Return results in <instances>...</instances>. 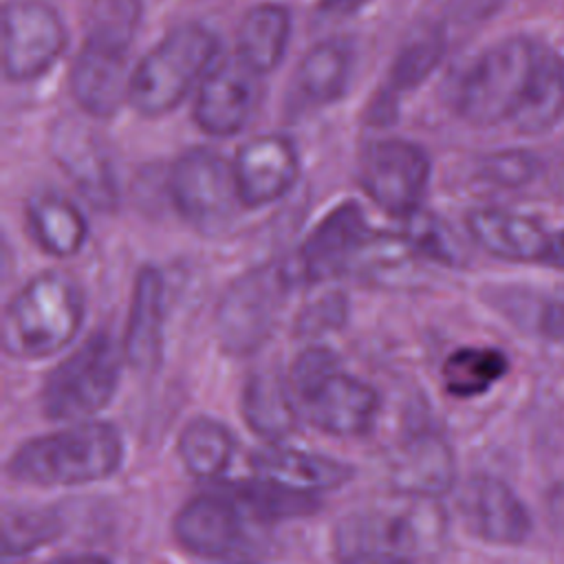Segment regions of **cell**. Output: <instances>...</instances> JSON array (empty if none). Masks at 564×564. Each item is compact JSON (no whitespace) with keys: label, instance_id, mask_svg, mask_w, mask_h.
Returning a JSON list of instances; mask_svg holds the SVG:
<instances>
[{"label":"cell","instance_id":"1","mask_svg":"<svg viewBox=\"0 0 564 564\" xmlns=\"http://www.w3.org/2000/svg\"><path fill=\"white\" fill-rule=\"evenodd\" d=\"M445 518L430 498L399 496L346 513L333 529L337 564H416L443 538Z\"/></svg>","mask_w":564,"mask_h":564},{"label":"cell","instance_id":"2","mask_svg":"<svg viewBox=\"0 0 564 564\" xmlns=\"http://www.w3.org/2000/svg\"><path fill=\"white\" fill-rule=\"evenodd\" d=\"M123 456L126 445L115 425L79 421L18 445L7 460V474L33 487H77L110 478Z\"/></svg>","mask_w":564,"mask_h":564},{"label":"cell","instance_id":"3","mask_svg":"<svg viewBox=\"0 0 564 564\" xmlns=\"http://www.w3.org/2000/svg\"><path fill=\"white\" fill-rule=\"evenodd\" d=\"M84 293L64 271H42L4 304L2 350L18 359H44L64 350L84 324Z\"/></svg>","mask_w":564,"mask_h":564},{"label":"cell","instance_id":"4","mask_svg":"<svg viewBox=\"0 0 564 564\" xmlns=\"http://www.w3.org/2000/svg\"><path fill=\"white\" fill-rule=\"evenodd\" d=\"M289 383L300 416L326 434L361 436L379 416L377 390L346 372L326 346L304 348L291 366Z\"/></svg>","mask_w":564,"mask_h":564},{"label":"cell","instance_id":"5","mask_svg":"<svg viewBox=\"0 0 564 564\" xmlns=\"http://www.w3.org/2000/svg\"><path fill=\"white\" fill-rule=\"evenodd\" d=\"M542 53L544 46L527 37H509L480 53L458 84V115L474 126L513 121L533 90Z\"/></svg>","mask_w":564,"mask_h":564},{"label":"cell","instance_id":"6","mask_svg":"<svg viewBox=\"0 0 564 564\" xmlns=\"http://www.w3.org/2000/svg\"><path fill=\"white\" fill-rule=\"evenodd\" d=\"M218 42L200 24H181L154 44L130 77L128 101L145 117H161L176 108L212 70Z\"/></svg>","mask_w":564,"mask_h":564},{"label":"cell","instance_id":"7","mask_svg":"<svg viewBox=\"0 0 564 564\" xmlns=\"http://www.w3.org/2000/svg\"><path fill=\"white\" fill-rule=\"evenodd\" d=\"M123 350L110 333L97 330L46 377L40 405L53 421H88L115 397Z\"/></svg>","mask_w":564,"mask_h":564},{"label":"cell","instance_id":"8","mask_svg":"<svg viewBox=\"0 0 564 564\" xmlns=\"http://www.w3.org/2000/svg\"><path fill=\"white\" fill-rule=\"evenodd\" d=\"M293 284L289 260L262 264L236 278L223 293L214 315L220 348L234 357L260 350L278 328Z\"/></svg>","mask_w":564,"mask_h":564},{"label":"cell","instance_id":"9","mask_svg":"<svg viewBox=\"0 0 564 564\" xmlns=\"http://www.w3.org/2000/svg\"><path fill=\"white\" fill-rule=\"evenodd\" d=\"M167 189L183 220L203 234L225 229L242 203L234 165L207 148L189 150L176 159Z\"/></svg>","mask_w":564,"mask_h":564},{"label":"cell","instance_id":"10","mask_svg":"<svg viewBox=\"0 0 564 564\" xmlns=\"http://www.w3.org/2000/svg\"><path fill=\"white\" fill-rule=\"evenodd\" d=\"M357 178L370 200L392 216L408 218L421 205L430 181L425 150L403 139L370 141L357 163Z\"/></svg>","mask_w":564,"mask_h":564},{"label":"cell","instance_id":"11","mask_svg":"<svg viewBox=\"0 0 564 564\" xmlns=\"http://www.w3.org/2000/svg\"><path fill=\"white\" fill-rule=\"evenodd\" d=\"M375 231L368 227L361 207L352 200L330 209L304 238L293 260H289L295 282H326L357 271Z\"/></svg>","mask_w":564,"mask_h":564},{"label":"cell","instance_id":"12","mask_svg":"<svg viewBox=\"0 0 564 564\" xmlns=\"http://www.w3.org/2000/svg\"><path fill=\"white\" fill-rule=\"evenodd\" d=\"M256 520L225 489L198 494L174 516V538L187 553L207 560L234 557L251 546Z\"/></svg>","mask_w":564,"mask_h":564},{"label":"cell","instance_id":"13","mask_svg":"<svg viewBox=\"0 0 564 564\" xmlns=\"http://www.w3.org/2000/svg\"><path fill=\"white\" fill-rule=\"evenodd\" d=\"M66 46L59 15L40 0H9L2 7V68L11 82L46 73Z\"/></svg>","mask_w":564,"mask_h":564},{"label":"cell","instance_id":"14","mask_svg":"<svg viewBox=\"0 0 564 564\" xmlns=\"http://www.w3.org/2000/svg\"><path fill=\"white\" fill-rule=\"evenodd\" d=\"M128 44L88 33L70 70V93L93 117H112L130 95Z\"/></svg>","mask_w":564,"mask_h":564},{"label":"cell","instance_id":"15","mask_svg":"<svg viewBox=\"0 0 564 564\" xmlns=\"http://www.w3.org/2000/svg\"><path fill=\"white\" fill-rule=\"evenodd\" d=\"M258 73L238 55L216 64L198 84L194 121L209 137H231L251 119L258 104Z\"/></svg>","mask_w":564,"mask_h":564},{"label":"cell","instance_id":"16","mask_svg":"<svg viewBox=\"0 0 564 564\" xmlns=\"http://www.w3.org/2000/svg\"><path fill=\"white\" fill-rule=\"evenodd\" d=\"M388 482L397 496L430 498L447 494L456 482V456L432 430L408 434L388 456Z\"/></svg>","mask_w":564,"mask_h":564},{"label":"cell","instance_id":"17","mask_svg":"<svg viewBox=\"0 0 564 564\" xmlns=\"http://www.w3.org/2000/svg\"><path fill=\"white\" fill-rule=\"evenodd\" d=\"M458 509L469 531L491 544H522L531 533V516L524 502L494 476H471L460 491Z\"/></svg>","mask_w":564,"mask_h":564},{"label":"cell","instance_id":"18","mask_svg":"<svg viewBox=\"0 0 564 564\" xmlns=\"http://www.w3.org/2000/svg\"><path fill=\"white\" fill-rule=\"evenodd\" d=\"M231 165L240 200L247 207L275 203L295 185L300 174L297 152L280 134L256 137L240 145Z\"/></svg>","mask_w":564,"mask_h":564},{"label":"cell","instance_id":"19","mask_svg":"<svg viewBox=\"0 0 564 564\" xmlns=\"http://www.w3.org/2000/svg\"><path fill=\"white\" fill-rule=\"evenodd\" d=\"M165 326V282L156 267H141L130 297L126 333L121 341L123 359L139 372H152L163 357Z\"/></svg>","mask_w":564,"mask_h":564},{"label":"cell","instance_id":"20","mask_svg":"<svg viewBox=\"0 0 564 564\" xmlns=\"http://www.w3.org/2000/svg\"><path fill=\"white\" fill-rule=\"evenodd\" d=\"M251 469L258 478L311 496L339 489L355 476L352 465L344 460L278 443L253 452Z\"/></svg>","mask_w":564,"mask_h":564},{"label":"cell","instance_id":"21","mask_svg":"<svg viewBox=\"0 0 564 564\" xmlns=\"http://www.w3.org/2000/svg\"><path fill=\"white\" fill-rule=\"evenodd\" d=\"M467 229L474 242L496 258L511 262H546L551 236L529 216L496 207L474 209L467 216Z\"/></svg>","mask_w":564,"mask_h":564},{"label":"cell","instance_id":"22","mask_svg":"<svg viewBox=\"0 0 564 564\" xmlns=\"http://www.w3.org/2000/svg\"><path fill=\"white\" fill-rule=\"evenodd\" d=\"M240 408L249 430L269 443H280L297 427L300 410L291 383L278 370H253L242 386Z\"/></svg>","mask_w":564,"mask_h":564},{"label":"cell","instance_id":"23","mask_svg":"<svg viewBox=\"0 0 564 564\" xmlns=\"http://www.w3.org/2000/svg\"><path fill=\"white\" fill-rule=\"evenodd\" d=\"M53 148L59 165L66 170L68 178L75 181L79 192L97 209H110L117 200V192L108 161L97 143L70 123L57 130Z\"/></svg>","mask_w":564,"mask_h":564},{"label":"cell","instance_id":"24","mask_svg":"<svg viewBox=\"0 0 564 564\" xmlns=\"http://www.w3.org/2000/svg\"><path fill=\"white\" fill-rule=\"evenodd\" d=\"M26 220L37 247L55 258L75 256L88 238L86 218L59 194L33 196L26 207Z\"/></svg>","mask_w":564,"mask_h":564},{"label":"cell","instance_id":"25","mask_svg":"<svg viewBox=\"0 0 564 564\" xmlns=\"http://www.w3.org/2000/svg\"><path fill=\"white\" fill-rule=\"evenodd\" d=\"M289 31L291 18L282 4L251 7L238 26V57L258 75L271 73L284 57Z\"/></svg>","mask_w":564,"mask_h":564},{"label":"cell","instance_id":"26","mask_svg":"<svg viewBox=\"0 0 564 564\" xmlns=\"http://www.w3.org/2000/svg\"><path fill=\"white\" fill-rule=\"evenodd\" d=\"M350 77V53L341 42L328 40L313 46L300 62L293 90L300 106H326L341 97Z\"/></svg>","mask_w":564,"mask_h":564},{"label":"cell","instance_id":"27","mask_svg":"<svg viewBox=\"0 0 564 564\" xmlns=\"http://www.w3.org/2000/svg\"><path fill=\"white\" fill-rule=\"evenodd\" d=\"M234 452L236 438L231 430L212 416L187 421L176 441V454L183 467L203 480L218 478L229 467Z\"/></svg>","mask_w":564,"mask_h":564},{"label":"cell","instance_id":"28","mask_svg":"<svg viewBox=\"0 0 564 564\" xmlns=\"http://www.w3.org/2000/svg\"><path fill=\"white\" fill-rule=\"evenodd\" d=\"M507 368L509 364L502 350L491 346H463L445 357L441 379L452 397L471 399L498 383Z\"/></svg>","mask_w":564,"mask_h":564},{"label":"cell","instance_id":"29","mask_svg":"<svg viewBox=\"0 0 564 564\" xmlns=\"http://www.w3.org/2000/svg\"><path fill=\"white\" fill-rule=\"evenodd\" d=\"M564 115V55L544 46L533 90L513 119V126L524 134H538L557 123Z\"/></svg>","mask_w":564,"mask_h":564},{"label":"cell","instance_id":"30","mask_svg":"<svg viewBox=\"0 0 564 564\" xmlns=\"http://www.w3.org/2000/svg\"><path fill=\"white\" fill-rule=\"evenodd\" d=\"M225 489L247 509L256 522L302 518L319 509V500H315V496L273 485L258 476L253 482H231L225 485Z\"/></svg>","mask_w":564,"mask_h":564},{"label":"cell","instance_id":"31","mask_svg":"<svg viewBox=\"0 0 564 564\" xmlns=\"http://www.w3.org/2000/svg\"><path fill=\"white\" fill-rule=\"evenodd\" d=\"M62 518L51 509H18L2 511V562H20L33 551L57 540Z\"/></svg>","mask_w":564,"mask_h":564},{"label":"cell","instance_id":"32","mask_svg":"<svg viewBox=\"0 0 564 564\" xmlns=\"http://www.w3.org/2000/svg\"><path fill=\"white\" fill-rule=\"evenodd\" d=\"M403 238L414 249V253L427 260L456 267L463 260V249L452 229L434 214L416 209L405 218Z\"/></svg>","mask_w":564,"mask_h":564},{"label":"cell","instance_id":"33","mask_svg":"<svg viewBox=\"0 0 564 564\" xmlns=\"http://www.w3.org/2000/svg\"><path fill=\"white\" fill-rule=\"evenodd\" d=\"M441 57H443V37L438 33L430 31V33L416 35L399 53L392 66L390 86L394 90H412L434 70Z\"/></svg>","mask_w":564,"mask_h":564},{"label":"cell","instance_id":"34","mask_svg":"<svg viewBox=\"0 0 564 564\" xmlns=\"http://www.w3.org/2000/svg\"><path fill=\"white\" fill-rule=\"evenodd\" d=\"M139 0H93V26L88 33L128 44L139 22Z\"/></svg>","mask_w":564,"mask_h":564},{"label":"cell","instance_id":"35","mask_svg":"<svg viewBox=\"0 0 564 564\" xmlns=\"http://www.w3.org/2000/svg\"><path fill=\"white\" fill-rule=\"evenodd\" d=\"M533 159L524 152H500L487 156L482 163V176L498 183V185H522L533 174Z\"/></svg>","mask_w":564,"mask_h":564},{"label":"cell","instance_id":"36","mask_svg":"<svg viewBox=\"0 0 564 564\" xmlns=\"http://www.w3.org/2000/svg\"><path fill=\"white\" fill-rule=\"evenodd\" d=\"M344 317H346V302L339 295H330L308 306L304 311L300 326L304 333H322V330L339 328Z\"/></svg>","mask_w":564,"mask_h":564},{"label":"cell","instance_id":"37","mask_svg":"<svg viewBox=\"0 0 564 564\" xmlns=\"http://www.w3.org/2000/svg\"><path fill=\"white\" fill-rule=\"evenodd\" d=\"M46 564H112L108 557L104 555H95V553H79V555H62L55 557Z\"/></svg>","mask_w":564,"mask_h":564},{"label":"cell","instance_id":"38","mask_svg":"<svg viewBox=\"0 0 564 564\" xmlns=\"http://www.w3.org/2000/svg\"><path fill=\"white\" fill-rule=\"evenodd\" d=\"M546 262L564 269V231H560V234L551 236V247H549Z\"/></svg>","mask_w":564,"mask_h":564},{"label":"cell","instance_id":"39","mask_svg":"<svg viewBox=\"0 0 564 564\" xmlns=\"http://www.w3.org/2000/svg\"><path fill=\"white\" fill-rule=\"evenodd\" d=\"M364 0H326L324 7L330 9L333 13L335 11H355Z\"/></svg>","mask_w":564,"mask_h":564}]
</instances>
